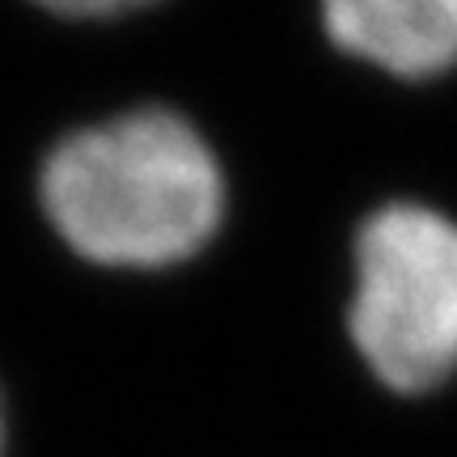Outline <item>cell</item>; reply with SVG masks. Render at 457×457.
Returning <instances> with one entry per match:
<instances>
[{
    "label": "cell",
    "mask_w": 457,
    "mask_h": 457,
    "mask_svg": "<svg viewBox=\"0 0 457 457\" xmlns=\"http://www.w3.org/2000/svg\"><path fill=\"white\" fill-rule=\"evenodd\" d=\"M38 195L81 259L102 267H174L216 237L225 174L195 131L162 106L72 131L47 153Z\"/></svg>",
    "instance_id": "obj_1"
},
{
    "label": "cell",
    "mask_w": 457,
    "mask_h": 457,
    "mask_svg": "<svg viewBox=\"0 0 457 457\" xmlns=\"http://www.w3.org/2000/svg\"><path fill=\"white\" fill-rule=\"evenodd\" d=\"M352 343L381 386L428 394L457 373V220L386 204L356 233Z\"/></svg>",
    "instance_id": "obj_2"
},
{
    "label": "cell",
    "mask_w": 457,
    "mask_h": 457,
    "mask_svg": "<svg viewBox=\"0 0 457 457\" xmlns=\"http://www.w3.org/2000/svg\"><path fill=\"white\" fill-rule=\"evenodd\" d=\"M330 43L403 81L457 68V0H322Z\"/></svg>",
    "instance_id": "obj_3"
},
{
    "label": "cell",
    "mask_w": 457,
    "mask_h": 457,
    "mask_svg": "<svg viewBox=\"0 0 457 457\" xmlns=\"http://www.w3.org/2000/svg\"><path fill=\"white\" fill-rule=\"evenodd\" d=\"M43 9L64 17H111V13H128V9H140L148 0H38Z\"/></svg>",
    "instance_id": "obj_4"
},
{
    "label": "cell",
    "mask_w": 457,
    "mask_h": 457,
    "mask_svg": "<svg viewBox=\"0 0 457 457\" xmlns=\"http://www.w3.org/2000/svg\"><path fill=\"white\" fill-rule=\"evenodd\" d=\"M0 453H4V415H0Z\"/></svg>",
    "instance_id": "obj_5"
}]
</instances>
